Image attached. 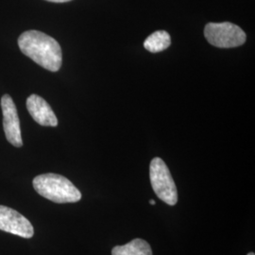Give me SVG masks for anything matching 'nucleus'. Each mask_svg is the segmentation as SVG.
Listing matches in <instances>:
<instances>
[{"mask_svg": "<svg viewBox=\"0 0 255 255\" xmlns=\"http://www.w3.org/2000/svg\"><path fill=\"white\" fill-rule=\"evenodd\" d=\"M18 46L23 54L40 66L57 72L63 62L62 48L54 38L38 30H27L18 38Z\"/></svg>", "mask_w": 255, "mask_h": 255, "instance_id": "obj_1", "label": "nucleus"}, {"mask_svg": "<svg viewBox=\"0 0 255 255\" xmlns=\"http://www.w3.org/2000/svg\"><path fill=\"white\" fill-rule=\"evenodd\" d=\"M33 187L42 197L55 203L81 201L82 193L67 178L54 173L42 174L33 179Z\"/></svg>", "mask_w": 255, "mask_h": 255, "instance_id": "obj_2", "label": "nucleus"}, {"mask_svg": "<svg viewBox=\"0 0 255 255\" xmlns=\"http://www.w3.org/2000/svg\"><path fill=\"white\" fill-rule=\"evenodd\" d=\"M149 177L157 197L168 205H175L178 202L177 187L167 165L161 158L152 159L149 165Z\"/></svg>", "mask_w": 255, "mask_h": 255, "instance_id": "obj_3", "label": "nucleus"}, {"mask_svg": "<svg viewBox=\"0 0 255 255\" xmlns=\"http://www.w3.org/2000/svg\"><path fill=\"white\" fill-rule=\"evenodd\" d=\"M204 36L212 46L219 48L242 46L247 38L241 27L230 22L207 24L204 27Z\"/></svg>", "mask_w": 255, "mask_h": 255, "instance_id": "obj_4", "label": "nucleus"}, {"mask_svg": "<svg viewBox=\"0 0 255 255\" xmlns=\"http://www.w3.org/2000/svg\"><path fill=\"white\" fill-rule=\"evenodd\" d=\"M1 108L3 114V128L8 142L16 147L23 146L17 110L8 94L4 95L1 99Z\"/></svg>", "mask_w": 255, "mask_h": 255, "instance_id": "obj_5", "label": "nucleus"}, {"mask_svg": "<svg viewBox=\"0 0 255 255\" xmlns=\"http://www.w3.org/2000/svg\"><path fill=\"white\" fill-rule=\"evenodd\" d=\"M0 230L24 238H31L34 229L28 219L15 210L0 205Z\"/></svg>", "mask_w": 255, "mask_h": 255, "instance_id": "obj_6", "label": "nucleus"}, {"mask_svg": "<svg viewBox=\"0 0 255 255\" xmlns=\"http://www.w3.org/2000/svg\"><path fill=\"white\" fill-rule=\"evenodd\" d=\"M27 108L29 115L41 126L56 127L58 119L50 105L38 95H30L27 100Z\"/></svg>", "mask_w": 255, "mask_h": 255, "instance_id": "obj_7", "label": "nucleus"}, {"mask_svg": "<svg viewBox=\"0 0 255 255\" xmlns=\"http://www.w3.org/2000/svg\"><path fill=\"white\" fill-rule=\"evenodd\" d=\"M112 255H152V251L146 241L136 238L126 245L115 247Z\"/></svg>", "mask_w": 255, "mask_h": 255, "instance_id": "obj_8", "label": "nucleus"}, {"mask_svg": "<svg viewBox=\"0 0 255 255\" xmlns=\"http://www.w3.org/2000/svg\"><path fill=\"white\" fill-rule=\"evenodd\" d=\"M171 45L170 35L164 30H158L151 33L144 42V47L151 53H158Z\"/></svg>", "mask_w": 255, "mask_h": 255, "instance_id": "obj_9", "label": "nucleus"}, {"mask_svg": "<svg viewBox=\"0 0 255 255\" xmlns=\"http://www.w3.org/2000/svg\"><path fill=\"white\" fill-rule=\"evenodd\" d=\"M49 2H53V3H64V2H69L71 0H46Z\"/></svg>", "mask_w": 255, "mask_h": 255, "instance_id": "obj_10", "label": "nucleus"}, {"mask_svg": "<svg viewBox=\"0 0 255 255\" xmlns=\"http://www.w3.org/2000/svg\"><path fill=\"white\" fill-rule=\"evenodd\" d=\"M149 203H150L151 205H155V204H156V202H155L154 200H150V201H149Z\"/></svg>", "mask_w": 255, "mask_h": 255, "instance_id": "obj_11", "label": "nucleus"}, {"mask_svg": "<svg viewBox=\"0 0 255 255\" xmlns=\"http://www.w3.org/2000/svg\"><path fill=\"white\" fill-rule=\"evenodd\" d=\"M255 255V254H254V253H250V254H249V255Z\"/></svg>", "mask_w": 255, "mask_h": 255, "instance_id": "obj_12", "label": "nucleus"}]
</instances>
